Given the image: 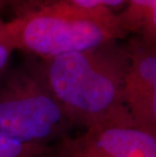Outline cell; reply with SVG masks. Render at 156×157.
<instances>
[{
	"label": "cell",
	"mask_w": 156,
	"mask_h": 157,
	"mask_svg": "<svg viewBox=\"0 0 156 157\" xmlns=\"http://www.w3.org/2000/svg\"><path fill=\"white\" fill-rule=\"evenodd\" d=\"M129 62L128 42L115 41L42 59L35 66L71 125L82 130L99 125L135 126L123 98Z\"/></svg>",
	"instance_id": "obj_1"
},
{
	"label": "cell",
	"mask_w": 156,
	"mask_h": 157,
	"mask_svg": "<svg viewBox=\"0 0 156 157\" xmlns=\"http://www.w3.org/2000/svg\"><path fill=\"white\" fill-rule=\"evenodd\" d=\"M13 50L41 59L84 51L129 36L118 12L107 7H83L68 0H46L32 10L4 22Z\"/></svg>",
	"instance_id": "obj_2"
},
{
	"label": "cell",
	"mask_w": 156,
	"mask_h": 157,
	"mask_svg": "<svg viewBox=\"0 0 156 157\" xmlns=\"http://www.w3.org/2000/svg\"><path fill=\"white\" fill-rule=\"evenodd\" d=\"M73 126L36 66L11 72L0 84V134L25 144L52 146Z\"/></svg>",
	"instance_id": "obj_3"
},
{
	"label": "cell",
	"mask_w": 156,
	"mask_h": 157,
	"mask_svg": "<svg viewBox=\"0 0 156 157\" xmlns=\"http://www.w3.org/2000/svg\"><path fill=\"white\" fill-rule=\"evenodd\" d=\"M48 157H156V134L133 125H99L53 144Z\"/></svg>",
	"instance_id": "obj_4"
},
{
	"label": "cell",
	"mask_w": 156,
	"mask_h": 157,
	"mask_svg": "<svg viewBox=\"0 0 156 157\" xmlns=\"http://www.w3.org/2000/svg\"><path fill=\"white\" fill-rule=\"evenodd\" d=\"M130 62L123 98L138 129L156 134V45L133 36L128 41Z\"/></svg>",
	"instance_id": "obj_5"
},
{
	"label": "cell",
	"mask_w": 156,
	"mask_h": 157,
	"mask_svg": "<svg viewBox=\"0 0 156 157\" xmlns=\"http://www.w3.org/2000/svg\"><path fill=\"white\" fill-rule=\"evenodd\" d=\"M125 10L118 12L123 29L142 41L156 45V0H126Z\"/></svg>",
	"instance_id": "obj_6"
},
{
	"label": "cell",
	"mask_w": 156,
	"mask_h": 157,
	"mask_svg": "<svg viewBox=\"0 0 156 157\" xmlns=\"http://www.w3.org/2000/svg\"><path fill=\"white\" fill-rule=\"evenodd\" d=\"M51 146L25 144L0 134V157H48Z\"/></svg>",
	"instance_id": "obj_7"
},
{
	"label": "cell",
	"mask_w": 156,
	"mask_h": 157,
	"mask_svg": "<svg viewBox=\"0 0 156 157\" xmlns=\"http://www.w3.org/2000/svg\"><path fill=\"white\" fill-rule=\"evenodd\" d=\"M46 0H0V9L11 8L15 16L39 7Z\"/></svg>",
	"instance_id": "obj_8"
},
{
	"label": "cell",
	"mask_w": 156,
	"mask_h": 157,
	"mask_svg": "<svg viewBox=\"0 0 156 157\" xmlns=\"http://www.w3.org/2000/svg\"><path fill=\"white\" fill-rule=\"evenodd\" d=\"M68 1L75 3L77 5L83 6V7H107V8H114L118 6H122L126 3V0H68Z\"/></svg>",
	"instance_id": "obj_9"
},
{
	"label": "cell",
	"mask_w": 156,
	"mask_h": 157,
	"mask_svg": "<svg viewBox=\"0 0 156 157\" xmlns=\"http://www.w3.org/2000/svg\"><path fill=\"white\" fill-rule=\"evenodd\" d=\"M14 51L10 45V43L6 38L3 29V34L0 36V76L4 73L6 66H7L11 53Z\"/></svg>",
	"instance_id": "obj_10"
},
{
	"label": "cell",
	"mask_w": 156,
	"mask_h": 157,
	"mask_svg": "<svg viewBox=\"0 0 156 157\" xmlns=\"http://www.w3.org/2000/svg\"><path fill=\"white\" fill-rule=\"evenodd\" d=\"M4 22H5V21H3V19L0 17V36L3 34V29H4Z\"/></svg>",
	"instance_id": "obj_11"
}]
</instances>
